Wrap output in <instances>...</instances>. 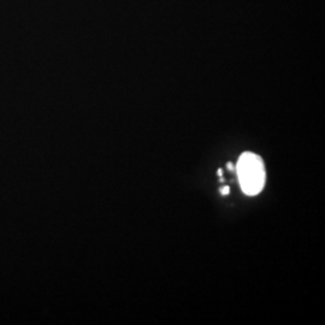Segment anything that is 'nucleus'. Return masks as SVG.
<instances>
[{
  "mask_svg": "<svg viewBox=\"0 0 325 325\" xmlns=\"http://www.w3.org/2000/svg\"><path fill=\"white\" fill-rule=\"evenodd\" d=\"M222 175H223V170H222V169H219V170H218V176H222Z\"/></svg>",
  "mask_w": 325,
  "mask_h": 325,
  "instance_id": "obj_4",
  "label": "nucleus"
},
{
  "mask_svg": "<svg viewBox=\"0 0 325 325\" xmlns=\"http://www.w3.org/2000/svg\"><path fill=\"white\" fill-rule=\"evenodd\" d=\"M229 187H228V186H224L223 188H221V193L223 194V195H228V194H229Z\"/></svg>",
  "mask_w": 325,
  "mask_h": 325,
  "instance_id": "obj_2",
  "label": "nucleus"
},
{
  "mask_svg": "<svg viewBox=\"0 0 325 325\" xmlns=\"http://www.w3.org/2000/svg\"><path fill=\"white\" fill-rule=\"evenodd\" d=\"M227 168H228V170H230V171H232L235 169V166L232 165V163H228V165H227Z\"/></svg>",
  "mask_w": 325,
  "mask_h": 325,
  "instance_id": "obj_3",
  "label": "nucleus"
},
{
  "mask_svg": "<svg viewBox=\"0 0 325 325\" xmlns=\"http://www.w3.org/2000/svg\"><path fill=\"white\" fill-rule=\"evenodd\" d=\"M241 189L246 195L259 194L265 186L266 172L262 158L252 152L241 154L236 166Z\"/></svg>",
  "mask_w": 325,
  "mask_h": 325,
  "instance_id": "obj_1",
  "label": "nucleus"
}]
</instances>
